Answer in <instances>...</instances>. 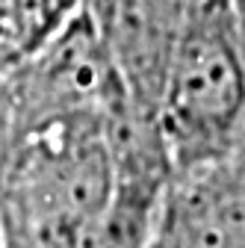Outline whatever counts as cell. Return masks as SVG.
Masks as SVG:
<instances>
[{"instance_id": "cell-1", "label": "cell", "mask_w": 245, "mask_h": 248, "mask_svg": "<svg viewBox=\"0 0 245 248\" xmlns=\"http://www.w3.org/2000/svg\"><path fill=\"white\" fill-rule=\"evenodd\" d=\"M109 186L107 118L15 130L0 157V248H83Z\"/></svg>"}, {"instance_id": "cell-4", "label": "cell", "mask_w": 245, "mask_h": 248, "mask_svg": "<svg viewBox=\"0 0 245 248\" xmlns=\"http://www.w3.org/2000/svg\"><path fill=\"white\" fill-rule=\"evenodd\" d=\"M230 15H233V33H236L239 56L245 65V0H230Z\"/></svg>"}, {"instance_id": "cell-5", "label": "cell", "mask_w": 245, "mask_h": 248, "mask_svg": "<svg viewBox=\"0 0 245 248\" xmlns=\"http://www.w3.org/2000/svg\"><path fill=\"white\" fill-rule=\"evenodd\" d=\"M9 9H12V0H0V21L9 18Z\"/></svg>"}, {"instance_id": "cell-2", "label": "cell", "mask_w": 245, "mask_h": 248, "mask_svg": "<svg viewBox=\"0 0 245 248\" xmlns=\"http://www.w3.org/2000/svg\"><path fill=\"white\" fill-rule=\"evenodd\" d=\"M154 118L174 177L213 171L230 157L245 130V65L230 0H189Z\"/></svg>"}, {"instance_id": "cell-3", "label": "cell", "mask_w": 245, "mask_h": 248, "mask_svg": "<svg viewBox=\"0 0 245 248\" xmlns=\"http://www.w3.org/2000/svg\"><path fill=\"white\" fill-rule=\"evenodd\" d=\"M219 171L228 177L230 186H236L239 192H245V130L239 133V139H236V145L230 151V157L219 166Z\"/></svg>"}]
</instances>
